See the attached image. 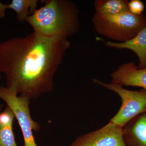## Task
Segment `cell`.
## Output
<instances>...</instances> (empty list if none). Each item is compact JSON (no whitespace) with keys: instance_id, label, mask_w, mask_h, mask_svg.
I'll use <instances>...</instances> for the list:
<instances>
[{"instance_id":"obj_14","label":"cell","mask_w":146,"mask_h":146,"mask_svg":"<svg viewBox=\"0 0 146 146\" xmlns=\"http://www.w3.org/2000/svg\"><path fill=\"white\" fill-rule=\"evenodd\" d=\"M8 9V4H3L0 1V19L4 18L6 16V10Z\"/></svg>"},{"instance_id":"obj_7","label":"cell","mask_w":146,"mask_h":146,"mask_svg":"<svg viewBox=\"0 0 146 146\" xmlns=\"http://www.w3.org/2000/svg\"><path fill=\"white\" fill-rule=\"evenodd\" d=\"M110 77L113 83L122 86L142 87L146 90V68L138 69L133 61L120 65L111 73Z\"/></svg>"},{"instance_id":"obj_8","label":"cell","mask_w":146,"mask_h":146,"mask_svg":"<svg viewBox=\"0 0 146 146\" xmlns=\"http://www.w3.org/2000/svg\"><path fill=\"white\" fill-rule=\"evenodd\" d=\"M123 131L125 146H146V112L128 122Z\"/></svg>"},{"instance_id":"obj_11","label":"cell","mask_w":146,"mask_h":146,"mask_svg":"<svg viewBox=\"0 0 146 146\" xmlns=\"http://www.w3.org/2000/svg\"><path fill=\"white\" fill-rule=\"evenodd\" d=\"M38 1V0H12L8 4V9L14 11L17 20L23 23L37 9Z\"/></svg>"},{"instance_id":"obj_5","label":"cell","mask_w":146,"mask_h":146,"mask_svg":"<svg viewBox=\"0 0 146 146\" xmlns=\"http://www.w3.org/2000/svg\"><path fill=\"white\" fill-rule=\"evenodd\" d=\"M0 99L5 102L14 113L23 133L24 146H37L33 131H39L40 126L31 117L29 108L30 100L18 96L4 86H0Z\"/></svg>"},{"instance_id":"obj_10","label":"cell","mask_w":146,"mask_h":146,"mask_svg":"<svg viewBox=\"0 0 146 146\" xmlns=\"http://www.w3.org/2000/svg\"><path fill=\"white\" fill-rule=\"evenodd\" d=\"M127 0H96L95 13L107 16L119 15L129 11Z\"/></svg>"},{"instance_id":"obj_13","label":"cell","mask_w":146,"mask_h":146,"mask_svg":"<svg viewBox=\"0 0 146 146\" xmlns=\"http://www.w3.org/2000/svg\"><path fill=\"white\" fill-rule=\"evenodd\" d=\"M129 10L131 13L136 15L142 14L145 9V5L140 0H131L128 2Z\"/></svg>"},{"instance_id":"obj_4","label":"cell","mask_w":146,"mask_h":146,"mask_svg":"<svg viewBox=\"0 0 146 146\" xmlns=\"http://www.w3.org/2000/svg\"><path fill=\"white\" fill-rule=\"evenodd\" d=\"M94 83L118 94L122 101L121 107L117 113L109 121L121 127L136 116L146 112V90L133 91L123 88L118 84L106 83L97 79L93 80Z\"/></svg>"},{"instance_id":"obj_16","label":"cell","mask_w":146,"mask_h":146,"mask_svg":"<svg viewBox=\"0 0 146 146\" xmlns=\"http://www.w3.org/2000/svg\"><path fill=\"white\" fill-rule=\"evenodd\" d=\"M1 75L0 74V81H1Z\"/></svg>"},{"instance_id":"obj_1","label":"cell","mask_w":146,"mask_h":146,"mask_svg":"<svg viewBox=\"0 0 146 146\" xmlns=\"http://www.w3.org/2000/svg\"><path fill=\"white\" fill-rule=\"evenodd\" d=\"M70 46L68 38L46 37L33 32L0 43V74L7 88L35 100L52 91L54 77Z\"/></svg>"},{"instance_id":"obj_6","label":"cell","mask_w":146,"mask_h":146,"mask_svg":"<svg viewBox=\"0 0 146 146\" xmlns=\"http://www.w3.org/2000/svg\"><path fill=\"white\" fill-rule=\"evenodd\" d=\"M69 146H125L123 127L109 121L98 130L78 136Z\"/></svg>"},{"instance_id":"obj_12","label":"cell","mask_w":146,"mask_h":146,"mask_svg":"<svg viewBox=\"0 0 146 146\" xmlns=\"http://www.w3.org/2000/svg\"><path fill=\"white\" fill-rule=\"evenodd\" d=\"M13 125H0V146H18L15 140Z\"/></svg>"},{"instance_id":"obj_9","label":"cell","mask_w":146,"mask_h":146,"mask_svg":"<svg viewBox=\"0 0 146 146\" xmlns=\"http://www.w3.org/2000/svg\"><path fill=\"white\" fill-rule=\"evenodd\" d=\"M107 47L115 48L126 49L135 53L139 58L138 69L146 68V27L141 31L135 37L127 42L119 43L104 41Z\"/></svg>"},{"instance_id":"obj_3","label":"cell","mask_w":146,"mask_h":146,"mask_svg":"<svg viewBox=\"0 0 146 146\" xmlns=\"http://www.w3.org/2000/svg\"><path fill=\"white\" fill-rule=\"evenodd\" d=\"M92 23L100 35L119 43L131 40L146 27V16L128 11L113 16L95 13Z\"/></svg>"},{"instance_id":"obj_2","label":"cell","mask_w":146,"mask_h":146,"mask_svg":"<svg viewBox=\"0 0 146 146\" xmlns=\"http://www.w3.org/2000/svg\"><path fill=\"white\" fill-rule=\"evenodd\" d=\"M44 5L27 19L36 34L46 37L68 38L77 33L80 28L78 9L69 0H44Z\"/></svg>"},{"instance_id":"obj_15","label":"cell","mask_w":146,"mask_h":146,"mask_svg":"<svg viewBox=\"0 0 146 146\" xmlns=\"http://www.w3.org/2000/svg\"><path fill=\"white\" fill-rule=\"evenodd\" d=\"M2 107V106L1 105V104H0V113L1 112V110Z\"/></svg>"}]
</instances>
